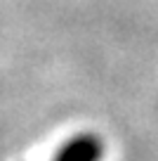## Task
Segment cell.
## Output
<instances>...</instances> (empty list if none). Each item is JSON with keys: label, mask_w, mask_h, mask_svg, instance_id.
I'll return each instance as SVG.
<instances>
[{"label": "cell", "mask_w": 158, "mask_h": 161, "mask_svg": "<svg viewBox=\"0 0 158 161\" xmlns=\"http://www.w3.org/2000/svg\"><path fill=\"white\" fill-rule=\"evenodd\" d=\"M94 159H97V147L90 142H76L59 156V161H94Z\"/></svg>", "instance_id": "6da1fadb"}]
</instances>
